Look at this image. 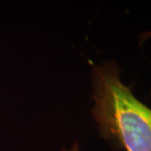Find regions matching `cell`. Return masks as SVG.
<instances>
[{
    "label": "cell",
    "mask_w": 151,
    "mask_h": 151,
    "mask_svg": "<svg viewBox=\"0 0 151 151\" xmlns=\"http://www.w3.org/2000/svg\"><path fill=\"white\" fill-rule=\"evenodd\" d=\"M120 71L115 61L93 67V118L102 138L112 145L125 151H151V108L121 81ZM62 151L80 150L76 142Z\"/></svg>",
    "instance_id": "1"
},
{
    "label": "cell",
    "mask_w": 151,
    "mask_h": 151,
    "mask_svg": "<svg viewBox=\"0 0 151 151\" xmlns=\"http://www.w3.org/2000/svg\"><path fill=\"white\" fill-rule=\"evenodd\" d=\"M149 38H151V30L142 33L140 35V44L143 43L144 41H145L146 40Z\"/></svg>",
    "instance_id": "2"
}]
</instances>
